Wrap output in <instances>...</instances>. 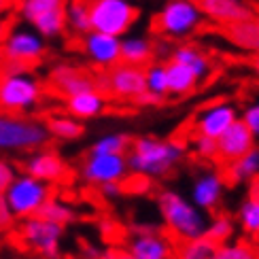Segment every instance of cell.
I'll return each instance as SVG.
<instances>
[{
	"mask_svg": "<svg viewBox=\"0 0 259 259\" xmlns=\"http://www.w3.org/2000/svg\"><path fill=\"white\" fill-rule=\"evenodd\" d=\"M187 153V147L179 140H161L155 136H140L130 143L125 153L130 175L153 181L164 179L175 170Z\"/></svg>",
	"mask_w": 259,
	"mask_h": 259,
	"instance_id": "cell-1",
	"label": "cell"
},
{
	"mask_svg": "<svg viewBox=\"0 0 259 259\" xmlns=\"http://www.w3.org/2000/svg\"><path fill=\"white\" fill-rule=\"evenodd\" d=\"M45 85L30 68L3 64L0 66V113L28 115L38 109Z\"/></svg>",
	"mask_w": 259,
	"mask_h": 259,
	"instance_id": "cell-2",
	"label": "cell"
},
{
	"mask_svg": "<svg viewBox=\"0 0 259 259\" xmlns=\"http://www.w3.org/2000/svg\"><path fill=\"white\" fill-rule=\"evenodd\" d=\"M157 208H159L161 219H164L166 230L179 242L196 240L206 234L208 217L200 208L193 206L185 196H181L179 191H172V189L159 191Z\"/></svg>",
	"mask_w": 259,
	"mask_h": 259,
	"instance_id": "cell-3",
	"label": "cell"
},
{
	"mask_svg": "<svg viewBox=\"0 0 259 259\" xmlns=\"http://www.w3.org/2000/svg\"><path fill=\"white\" fill-rule=\"evenodd\" d=\"M45 121L30 115L0 113V153H32L49 145Z\"/></svg>",
	"mask_w": 259,
	"mask_h": 259,
	"instance_id": "cell-4",
	"label": "cell"
},
{
	"mask_svg": "<svg viewBox=\"0 0 259 259\" xmlns=\"http://www.w3.org/2000/svg\"><path fill=\"white\" fill-rule=\"evenodd\" d=\"M62 225H56L42 217H30L17 221L15 230L11 232L15 244L40 259H62V240H64Z\"/></svg>",
	"mask_w": 259,
	"mask_h": 259,
	"instance_id": "cell-5",
	"label": "cell"
},
{
	"mask_svg": "<svg viewBox=\"0 0 259 259\" xmlns=\"http://www.w3.org/2000/svg\"><path fill=\"white\" fill-rule=\"evenodd\" d=\"M47 53L45 38L28 24H13L7 30V34L0 42V56L3 64H13L21 68H32L38 64Z\"/></svg>",
	"mask_w": 259,
	"mask_h": 259,
	"instance_id": "cell-6",
	"label": "cell"
},
{
	"mask_svg": "<svg viewBox=\"0 0 259 259\" xmlns=\"http://www.w3.org/2000/svg\"><path fill=\"white\" fill-rule=\"evenodd\" d=\"M202 19L193 0H166L153 17V32L172 40H183L200 28Z\"/></svg>",
	"mask_w": 259,
	"mask_h": 259,
	"instance_id": "cell-7",
	"label": "cell"
},
{
	"mask_svg": "<svg viewBox=\"0 0 259 259\" xmlns=\"http://www.w3.org/2000/svg\"><path fill=\"white\" fill-rule=\"evenodd\" d=\"M136 19L138 7L132 0H90V24L94 32L121 38Z\"/></svg>",
	"mask_w": 259,
	"mask_h": 259,
	"instance_id": "cell-8",
	"label": "cell"
},
{
	"mask_svg": "<svg viewBox=\"0 0 259 259\" xmlns=\"http://www.w3.org/2000/svg\"><path fill=\"white\" fill-rule=\"evenodd\" d=\"M51 196H53L51 185H47V183H42L38 179H32L24 175V172H19L15 181L5 191V200L17 221L36 217Z\"/></svg>",
	"mask_w": 259,
	"mask_h": 259,
	"instance_id": "cell-9",
	"label": "cell"
},
{
	"mask_svg": "<svg viewBox=\"0 0 259 259\" xmlns=\"http://www.w3.org/2000/svg\"><path fill=\"white\" fill-rule=\"evenodd\" d=\"M98 90L113 100H130L134 102L140 94H145V68H136L119 62L117 66L96 72Z\"/></svg>",
	"mask_w": 259,
	"mask_h": 259,
	"instance_id": "cell-10",
	"label": "cell"
},
{
	"mask_svg": "<svg viewBox=\"0 0 259 259\" xmlns=\"http://www.w3.org/2000/svg\"><path fill=\"white\" fill-rule=\"evenodd\" d=\"M21 172L32 179H38L47 185H60L70 179V168L64 161V157L49 147L36 149L32 153L26 155V159L21 161Z\"/></svg>",
	"mask_w": 259,
	"mask_h": 259,
	"instance_id": "cell-11",
	"label": "cell"
},
{
	"mask_svg": "<svg viewBox=\"0 0 259 259\" xmlns=\"http://www.w3.org/2000/svg\"><path fill=\"white\" fill-rule=\"evenodd\" d=\"M81 179L94 187H102L109 183H123L130 175L125 155H102V153H88L79 168Z\"/></svg>",
	"mask_w": 259,
	"mask_h": 259,
	"instance_id": "cell-12",
	"label": "cell"
},
{
	"mask_svg": "<svg viewBox=\"0 0 259 259\" xmlns=\"http://www.w3.org/2000/svg\"><path fill=\"white\" fill-rule=\"evenodd\" d=\"M49 90L60 96V98L68 100L72 96L98 90V81H96V72L74 66V64H58L49 72Z\"/></svg>",
	"mask_w": 259,
	"mask_h": 259,
	"instance_id": "cell-13",
	"label": "cell"
},
{
	"mask_svg": "<svg viewBox=\"0 0 259 259\" xmlns=\"http://www.w3.org/2000/svg\"><path fill=\"white\" fill-rule=\"evenodd\" d=\"M119 40L121 38L90 30L88 34L79 36V49L96 70L104 72L121 62L119 60Z\"/></svg>",
	"mask_w": 259,
	"mask_h": 259,
	"instance_id": "cell-14",
	"label": "cell"
},
{
	"mask_svg": "<svg viewBox=\"0 0 259 259\" xmlns=\"http://www.w3.org/2000/svg\"><path fill=\"white\" fill-rule=\"evenodd\" d=\"M255 136L249 132L240 119H236L225 132L217 138V161L223 166L232 164V161L240 159L251 149H255Z\"/></svg>",
	"mask_w": 259,
	"mask_h": 259,
	"instance_id": "cell-15",
	"label": "cell"
},
{
	"mask_svg": "<svg viewBox=\"0 0 259 259\" xmlns=\"http://www.w3.org/2000/svg\"><path fill=\"white\" fill-rule=\"evenodd\" d=\"M193 3L204 19H210L221 28L255 17V11L244 0H193Z\"/></svg>",
	"mask_w": 259,
	"mask_h": 259,
	"instance_id": "cell-16",
	"label": "cell"
},
{
	"mask_svg": "<svg viewBox=\"0 0 259 259\" xmlns=\"http://www.w3.org/2000/svg\"><path fill=\"white\" fill-rule=\"evenodd\" d=\"M223 191H225L223 172H219V170H204L191 183V191H189L191 200L189 202L196 208H200L202 212H208V210H214L221 204Z\"/></svg>",
	"mask_w": 259,
	"mask_h": 259,
	"instance_id": "cell-17",
	"label": "cell"
},
{
	"mask_svg": "<svg viewBox=\"0 0 259 259\" xmlns=\"http://www.w3.org/2000/svg\"><path fill=\"white\" fill-rule=\"evenodd\" d=\"M238 117V111L232 102H214V104H208L198 117H196V134L200 136H208V138H214L217 140L225 130H228Z\"/></svg>",
	"mask_w": 259,
	"mask_h": 259,
	"instance_id": "cell-18",
	"label": "cell"
},
{
	"mask_svg": "<svg viewBox=\"0 0 259 259\" xmlns=\"http://www.w3.org/2000/svg\"><path fill=\"white\" fill-rule=\"evenodd\" d=\"M125 251L132 259H175V244L161 232L132 234Z\"/></svg>",
	"mask_w": 259,
	"mask_h": 259,
	"instance_id": "cell-19",
	"label": "cell"
},
{
	"mask_svg": "<svg viewBox=\"0 0 259 259\" xmlns=\"http://www.w3.org/2000/svg\"><path fill=\"white\" fill-rule=\"evenodd\" d=\"M106 106H109V98L100 90H90L66 100V115L74 117L79 121L94 119V117H98L106 111Z\"/></svg>",
	"mask_w": 259,
	"mask_h": 259,
	"instance_id": "cell-20",
	"label": "cell"
},
{
	"mask_svg": "<svg viewBox=\"0 0 259 259\" xmlns=\"http://www.w3.org/2000/svg\"><path fill=\"white\" fill-rule=\"evenodd\" d=\"M223 36L228 38L236 49L251 53V56H257L259 53V17L255 15L251 19L238 21V24L225 26Z\"/></svg>",
	"mask_w": 259,
	"mask_h": 259,
	"instance_id": "cell-21",
	"label": "cell"
},
{
	"mask_svg": "<svg viewBox=\"0 0 259 259\" xmlns=\"http://www.w3.org/2000/svg\"><path fill=\"white\" fill-rule=\"evenodd\" d=\"M155 47L147 36H121L119 40V60L136 68H145L153 62Z\"/></svg>",
	"mask_w": 259,
	"mask_h": 259,
	"instance_id": "cell-22",
	"label": "cell"
},
{
	"mask_svg": "<svg viewBox=\"0 0 259 259\" xmlns=\"http://www.w3.org/2000/svg\"><path fill=\"white\" fill-rule=\"evenodd\" d=\"M170 62L183 64V66L189 68V70L193 72V77H196L198 81L206 79L208 74L212 72V66H210L208 56H206V53H204L202 49H198L196 45H189V42H183V45H177L175 49H172Z\"/></svg>",
	"mask_w": 259,
	"mask_h": 259,
	"instance_id": "cell-23",
	"label": "cell"
},
{
	"mask_svg": "<svg viewBox=\"0 0 259 259\" xmlns=\"http://www.w3.org/2000/svg\"><path fill=\"white\" fill-rule=\"evenodd\" d=\"M259 177V149H251L246 155H242L240 159L232 161V164L225 166L223 179L234 183V185H240V183H251Z\"/></svg>",
	"mask_w": 259,
	"mask_h": 259,
	"instance_id": "cell-24",
	"label": "cell"
},
{
	"mask_svg": "<svg viewBox=\"0 0 259 259\" xmlns=\"http://www.w3.org/2000/svg\"><path fill=\"white\" fill-rule=\"evenodd\" d=\"M13 9L24 24H32L42 15L66 9V0H13Z\"/></svg>",
	"mask_w": 259,
	"mask_h": 259,
	"instance_id": "cell-25",
	"label": "cell"
},
{
	"mask_svg": "<svg viewBox=\"0 0 259 259\" xmlns=\"http://www.w3.org/2000/svg\"><path fill=\"white\" fill-rule=\"evenodd\" d=\"M66 17V30L72 32V36H83L92 30L90 24V0H66L64 9Z\"/></svg>",
	"mask_w": 259,
	"mask_h": 259,
	"instance_id": "cell-26",
	"label": "cell"
},
{
	"mask_svg": "<svg viewBox=\"0 0 259 259\" xmlns=\"http://www.w3.org/2000/svg\"><path fill=\"white\" fill-rule=\"evenodd\" d=\"M166 77H168L170 96H185L196 90L200 83L189 68H185L183 64H177V62H166Z\"/></svg>",
	"mask_w": 259,
	"mask_h": 259,
	"instance_id": "cell-27",
	"label": "cell"
},
{
	"mask_svg": "<svg viewBox=\"0 0 259 259\" xmlns=\"http://www.w3.org/2000/svg\"><path fill=\"white\" fill-rule=\"evenodd\" d=\"M45 125H47L49 136L58 140H77L85 132L83 123L70 115H51L45 121Z\"/></svg>",
	"mask_w": 259,
	"mask_h": 259,
	"instance_id": "cell-28",
	"label": "cell"
},
{
	"mask_svg": "<svg viewBox=\"0 0 259 259\" xmlns=\"http://www.w3.org/2000/svg\"><path fill=\"white\" fill-rule=\"evenodd\" d=\"M38 217L47 219V221L56 223V225H62V228H66V225H70L74 219H77V210H74L66 200H62V198H58L56 193H53V196L49 198V202L40 208Z\"/></svg>",
	"mask_w": 259,
	"mask_h": 259,
	"instance_id": "cell-29",
	"label": "cell"
},
{
	"mask_svg": "<svg viewBox=\"0 0 259 259\" xmlns=\"http://www.w3.org/2000/svg\"><path fill=\"white\" fill-rule=\"evenodd\" d=\"M145 92L153 94L159 100L168 96V77L164 62H151L149 66H145Z\"/></svg>",
	"mask_w": 259,
	"mask_h": 259,
	"instance_id": "cell-30",
	"label": "cell"
},
{
	"mask_svg": "<svg viewBox=\"0 0 259 259\" xmlns=\"http://www.w3.org/2000/svg\"><path fill=\"white\" fill-rule=\"evenodd\" d=\"M214 251H217V244L210 242L206 236H202L196 240L181 242L175 249V255L177 259H212Z\"/></svg>",
	"mask_w": 259,
	"mask_h": 259,
	"instance_id": "cell-31",
	"label": "cell"
},
{
	"mask_svg": "<svg viewBox=\"0 0 259 259\" xmlns=\"http://www.w3.org/2000/svg\"><path fill=\"white\" fill-rule=\"evenodd\" d=\"M130 136L121 132H113V134H104L100 136L96 143L92 145L90 153H102V155H125L130 149Z\"/></svg>",
	"mask_w": 259,
	"mask_h": 259,
	"instance_id": "cell-32",
	"label": "cell"
},
{
	"mask_svg": "<svg viewBox=\"0 0 259 259\" xmlns=\"http://www.w3.org/2000/svg\"><path fill=\"white\" fill-rule=\"evenodd\" d=\"M234 232H236V223L232 217H228V214H214L212 219H208V228L204 236H206L210 242L221 246L232 240Z\"/></svg>",
	"mask_w": 259,
	"mask_h": 259,
	"instance_id": "cell-33",
	"label": "cell"
},
{
	"mask_svg": "<svg viewBox=\"0 0 259 259\" xmlns=\"http://www.w3.org/2000/svg\"><path fill=\"white\" fill-rule=\"evenodd\" d=\"M238 223L244 234L257 236L259 234V198L249 196L238 208Z\"/></svg>",
	"mask_w": 259,
	"mask_h": 259,
	"instance_id": "cell-34",
	"label": "cell"
},
{
	"mask_svg": "<svg viewBox=\"0 0 259 259\" xmlns=\"http://www.w3.org/2000/svg\"><path fill=\"white\" fill-rule=\"evenodd\" d=\"M212 259H259V253L246 242H228L217 246Z\"/></svg>",
	"mask_w": 259,
	"mask_h": 259,
	"instance_id": "cell-35",
	"label": "cell"
},
{
	"mask_svg": "<svg viewBox=\"0 0 259 259\" xmlns=\"http://www.w3.org/2000/svg\"><path fill=\"white\" fill-rule=\"evenodd\" d=\"M191 149L200 159L206 161H217V140L208 138V136H200L196 134L191 140Z\"/></svg>",
	"mask_w": 259,
	"mask_h": 259,
	"instance_id": "cell-36",
	"label": "cell"
},
{
	"mask_svg": "<svg viewBox=\"0 0 259 259\" xmlns=\"http://www.w3.org/2000/svg\"><path fill=\"white\" fill-rule=\"evenodd\" d=\"M15 225H17L15 214L11 212L9 204L5 200V193H0V234H11L15 230Z\"/></svg>",
	"mask_w": 259,
	"mask_h": 259,
	"instance_id": "cell-37",
	"label": "cell"
},
{
	"mask_svg": "<svg viewBox=\"0 0 259 259\" xmlns=\"http://www.w3.org/2000/svg\"><path fill=\"white\" fill-rule=\"evenodd\" d=\"M17 175H19V170L13 161L0 157V193H5L9 189V185L15 181Z\"/></svg>",
	"mask_w": 259,
	"mask_h": 259,
	"instance_id": "cell-38",
	"label": "cell"
},
{
	"mask_svg": "<svg viewBox=\"0 0 259 259\" xmlns=\"http://www.w3.org/2000/svg\"><path fill=\"white\" fill-rule=\"evenodd\" d=\"M240 121H242L246 127H249V132H251V134L255 136V140H257V138H259V102L246 106Z\"/></svg>",
	"mask_w": 259,
	"mask_h": 259,
	"instance_id": "cell-39",
	"label": "cell"
},
{
	"mask_svg": "<svg viewBox=\"0 0 259 259\" xmlns=\"http://www.w3.org/2000/svg\"><path fill=\"white\" fill-rule=\"evenodd\" d=\"M98 189L102 193V198H106V200H117L123 193V185H121V183H109V185H102Z\"/></svg>",
	"mask_w": 259,
	"mask_h": 259,
	"instance_id": "cell-40",
	"label": "cell"
},
{
	"mask_svg": "<svg viewBox=\"0 0 259 259\" xmlns=\"http://www.w3.org/2000/svg\"><path fill=\"white\" fill-rule=\"evenodd\" d=\"M81 257L83 259H100L102 257V249L100 246H96L92 242H83L81 244Z\"/></svg>",
	"mask_w": 259,
	"mask_h": 259,
	"instance_id": "cell-41",
	"label": "cell"
},
{
	"mask_svg": "<svg viewBox=\"0 0 259 259\" xmlns=\"http://www.w3.org/2000/svg\"><path fill=\"white\" fill-rule=\"evenodd\" d=\"M100 259H132V255L125 249H106V251H102Z\"/></svg>",
	"mask_w": 259,
	"mask_h": 259,
	"instance_id": "cell-42",
	"label": "cell"
},
{
	"mask_svg": "<svg viewBox=\"0 0 259 259\" xmlns=\"http://www.w3.org/2000/svg\"><path fill=\"white\" fill-rule=\"evenodd\" d=\"M161 100L159 98H155L153 94H149V92H145V94H140L138 98L134 100V104H138V106H153V104H159Z\"/></svg>",
	"mask_w": 259,
	"mask_h": 259,
	"instance_id": "cell-43",
	"label": "cell"
},
{
	"mask_svg": "<svg viewBox=\"0 0 259 259\" xmlns=\"http://www.w3.org/2000/svg\"><path fill=\"white\" fill-rule=\"evenodd\" d=\"M9 26H11L9 15H0V42H3V38H5V34H7Z\"/></svg>",
	"mask_w": 259,
	"mask_h": 259,
	"instance_id": "cell-44",
	"label": "cell"
},
{
	"mask_svg": "<svg viewBox=\"0 0 259 259\" xmlns=\"http://www.w3.org/2000/svg\"><path fill=\"white\" fill-rule=\"evenodd\" d=\"M9 9H13V0H0V15H7Z\"/></svg>",
	"mask_w": 259,
	"mask_h": 259,
	"instance_id": "cell-45",
	"label": "cell"
},
{
	"mask_svg": "<svg viewBox=\"0 0 259 259\" xmlns=\"http://www.w3.org/2000/svg\"><path fill=\"white\" fill-rule=\"evenodd\" d=\"M253 70H255V74L259 77V53H257V56H253Z\"/></svg>",
	"mask_w": 259,
	"mask_h": 259,
	"instance_id": "cell-46",
	"label": "cell"
},
{
	"mask_svg": "<svg viewBox=\"0 0 259 259\" xmlns=\"http://www.w3.org/2000/svg\"><path fill=\"white\" fill-rule=\"evenodd\" d=\"M0 238H3V234H0Z\"/></svg>",
	"mask_w": 259,
	"mask_h": 259,
	"instance_id": "cell-47",
	"label": "cell"
}]
</instances>
